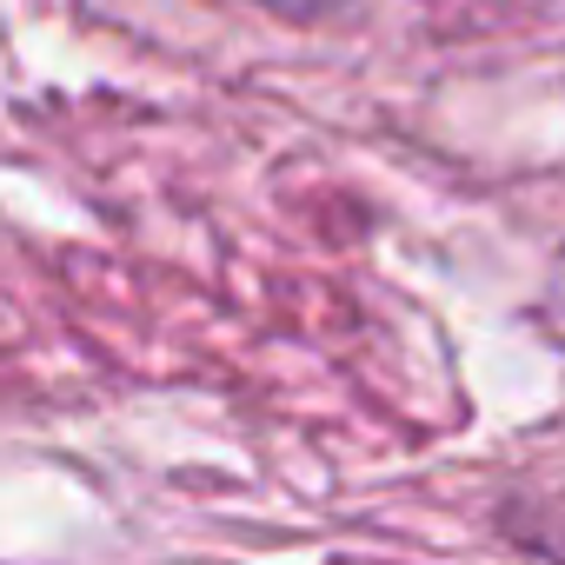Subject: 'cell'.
Returning a JSON list of instances; mask_svg holds the SVG:
<instances>
[{
  "instance_id": "obj_1",
  "label": "cell",
  "mask_w": 565,
  "mask_h": 565,
  "mask_svg": "<svg viewBox=\"0 0 565 565\" xmlns=\"http://www.w3.org/2000/svg\"><path fill=\"white\" fill-rule=\"evenodd\" d=\"M246 8H273V14H320L333 0H246Z\"/></svg>"
}]
</instances>
